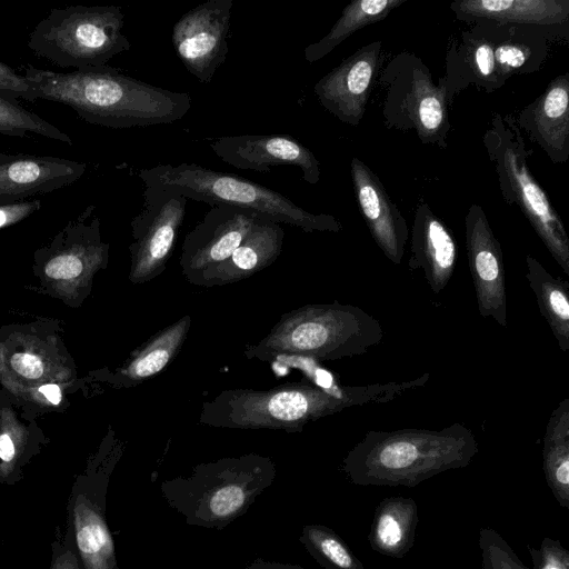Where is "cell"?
I'll return each mask as SVG.
<instances>
[{"mask_svg":"<svg viewBox=\"0 0 569 569\" xmlns=\"http://www.w3.org/2000/svg\"><path fill=\"white\" fill-rule=\"evenodd\" d=\"M428 372L401 382L323 388L313 382H287L266 390L228 389L203 402L199 422L230 429L300 432L306 425L341 410L385 403L423 387Z\"/></svg>","mask_w":569,"mask_h":569,"instance_id":"obj_1","label":"cell"},{"mask_svg":"<svg viewBox=\"0 0 569 569\" xmlns=\"http://www.w3.org/2000/svg\"><path fill=\"white\" fill-rule=\"evenodd\" d=\"M23 76L38 99L63 103L84 121L107 128L169 124L192 104L186 92L151 86L110 67L57 72L29 66Z\"/></svg>","mask_w":569,"mask_h":569,"instance_id":"obj_2","label":"cell"},{"mask_svg":"<svg viewBox=\"0 0 569 569\" xmlns=\"http://www.w3.org/2000/svg\"><path fill=\"white\" fill-rule=\"evenodd\" d=\"M478 452L473 432L460 422L441 430H370L349 450L341 468L358 486L415 487L467 467Z\"/></svg>","mask_w":569,"mask_h":569,"instance_id":"obj_3","label":"cell"},{"mask_svg":"<svg viewBox=\"0 0 569 569\" xmlns=\"http://www.w3.org/2000/svg\"><path fill=\"white\" fill-rule=\"evenodd\" d=\"M383 333L381 323L359 307L337 301L307 305L283 313L264 338L246 347L244 356L335 361L366 353Z\"/></svg>","mask_w":569,"mask_h":569,"instance_id":"obj_4","label":"cell"},{"mask_svg":"<svg viewBox=\"0 0 569 569\" xmlns=\"http://www.w3.org/2000/svg\"><path fill=\"white\" fill-rule=\"evenodd\" d=\"M274 477L271 458L248 453L197 465L187 477L162 481L160 490L186 523L220 529L243 515Z\"/></svg>","mask_w":569,"mask_h":569,"instance_id":"obj_5","label":"cell"},{"mask_svg":"<svg viewBox=\"0 0 569 569\" xmlns=\"http://www.w3.org/2000/svg\"><path fill=\"white\" fill-rule=\"evenodd\" d=\"M139 178L148 187L174 190L187 199L211 207L234 206L277 223L305 232H339L341 223L331 214L312 213L286 196L243 177L216 171L196 163L159 164L141 169Z\"/></svg>","mask_w":569,"mask_h":569,"instance_id":"obj_6","label":"cell"},{"mask_svg":"<svg viewBox=\"0 0 569 569\" xmlns=\"http://www.w3.org/2000/svg\"><path fill=\"white\" fill-rule=\"evenodd\" d=\"M118 6H69L52 9L32 30L27 46L62 68L104 69L131 44Z\"/></svg>","mask_w":569,"mask_h":569,"instance_id":"obj_7","label":"cell"},{"mask_svg":"<svg viewBox=\"0 0 569 569\" xmlns=\"http://www.w3.org/2000/svg\"><path fill=\"white\" fill-rule=\"evenodd\" d=\"M483 143L495 163L502 197L522 212L558 266L569 276V238L560 217L528 168V152L519 126L510 117L496 114Z\"/></svg>","mask_w":569,"mask_h":569,"instance_id":"obj_8","label":"cell"},{"mask_svg":"<svg viewBox=\"0 0 569 569\" xmlns=\"http://www.w3.org/2000/svg\"><path fill=\"white\" fill-rule=\"evenodd\" d=\"M141 210L130 226V280L144 283L160 276L167 267L182 227L187 198L160 187L146 186Z\"/></svg>","mask_w":569,"mask_h":569,"instance_id":"obj_9","label":"cell"},{"mask_svg":"<svg viewBox=\"0 0 569 569\" xmlns=\"http://www.w3.org/2000/svg\"><path fill=\"white\" fill-rule=\"evenodd\" d=\"M233 0H207L174 23L172 44L189 73L209 83L226 61Z\"/></svg>","mask_w":569,"mask_h":569,"instance_id":"obj_10","label":"cell"},{"mask_svg":"<svg viewBox=\"0 0 569 569\" xmlns=\"http://www.w3.org/2000/svg\"><path fill=\"white\" fill-rule=\"evenodd\" d=\"M258 218L257 213L234 206L211 207L184 237L179 266L186 280L196 286L200 277L228 259Z\"/></svg>","mask_w":569,"mask_h":569,"instance_id":"obj_11","label":"cell"},{"mask_svg":"<svg viewBox=\"0 0 569 569\" xmlns=\"http://www.w3.org/2000/svg\"><path fill=\"white\" fill-rule=\"evenodd\" d=\"M108 482L107 471L81 477L68 499L67 525L83 569H119L106 518Z\"/></svg>","mask_w":569,"mask_h":569,"instance_id":"obj_12","label":"cell"},{"mask_svg":"<svg viewBox=\"0 0 569 569\" xmlns=\"http://www.w3.org/2000/svg\"><path fill=\"white\" fill-rule=\"evenodd\" d=\"M469 269L481 317L507 327V290L502 251L479 204H472L465 218Z\"/></svg>","mask_w":569,"mask_h":569,"instance_id":"obj_13","label":"cell"},{"mask_svg":"<svg viewBox=\"0 0 569 569\" xmlns=\"http://www.w3.org/2000/svg\"><path fill=\"white\" fill-rule=\"evenodd\" d=\"M209 146L222 161L238 169L268 172L277 166H296L306 182L316 184L320 180V164L313 152L290 136H223Z\"/></svg>","mask_w":569,"mask_h":569,"instance_id":"obj_14","label":"cell"},{"mask_svg":"<svg viewBox=\"0 0 569 569\" xmlns=\"http://www.w3.org/2000/svg\"><path fill=\"white\" fill-rule=\"evenodd\" d=\"M380 50V41L362 47L315 84L321 106L340 121L358 126L365 116Z\"/></svg>","mask_w":569,"mask_h":569,"instance_id":"obj_15","label":"cell"},{"mask_svg":"<svg viewBox=\"0 0 569 569\" xmlns=\"http://www.w3.org/2000/svg\"><path fill=\"white\" fill-rule=\"evenodd\" d=\"M350 171L358 207L372 239L391 262L399 264L409 239L405 218L367 164L353 157Z\"/></svg>","mask_w":569,"mask_h":569,"instance_id":"obj_16","label":"cell"},{"mask_svg":"<svg viewBox=\"0 0 569 569\" xmlns=\"http://www.w3.org/2000/svg\"><path fill=\"white\" fill-rule=\"evenodd\" d=\"M86 170V163L63 158L10 156L0 164V203L67 187Z\"/></svg>","mask_w":569,"mask_h":569,"instance_id":"obj_17","label":"cell"},{"mask_svg":"<svg viewBox=\"0 0 569 569\" xmlns=\"http://www.w3.org/2000/svg\"><path fill=\"white\" fill-rule=\"evenodd\" d=\"M410 252L408 267L422 269L431 291L440 293L453 276L457 244L450 230L428 204H420L416 210Z\"/></svg>","mask_w":569,"mask_h":569,"instance_id":"obj_18","label":"cell"},{"mask_svg":"<svg viewBox=\"0 0 569 569\" xmlns=\"http://www.w3.org/2000/svg\"><path fill=\"white\" fill-rule=\"evenodd\" d=\"M518 126L537 142L553 162L569 156V74L557 77L520 113Z\"/></svg>","mask_w":569,"mask_h":569,"instance_id":"obj_19","label":"cell"},{"mask_svg":"<svg viewBox=\"0 0 569 569\" xmlns=\"http://www.w3.org/2000/svg\"><path fill=\"white\" fill-rule=\"evenodd\" d=\"M283 237L284 232L279 223L259 217L232 254L200 277L196 286H224L266 269L280 256Z\"/></svg>","mask_w":569,"mask_h":569,"instance_id":"obj_20","label":"cell"},{"mask_svg":"<svg viewBox=\"0 0 569 569\" xmlns=\"http://www.w3.org/2000/svg\"><path fill=\"white\" fill-rule=\"evenodd\" d=\"M450 7L460 19L500 23L558 26L569 18V0H462Z\"/></svg>","mask_w":569,"mask_h":569,"instance_id":"obj_21","label":"cell"},{"mask_svg":"<svg viewBox=\"0 0 569 569\" xmlns=\"http://www.w3.org/2000/svg\"><path fill=\"white\" fill-rule=\"evenodd\" d=\"M418 521V506L413 499L393 496L381 500L368 535L370 547L387 557H405L415 543Z\"/></svg>","mask_w":569,"mask_h":569,"instance_id":"obj_22","label":"cell"},{"mask_svg":"<svg viewBox=\"0 0 569 569\" xmlns=\"http://www.w3.org/2000/svg\"><path fill=\"white\" fill-rule=\"evenodd\" d=\"M526 278L559 348L569 351V282L551 274L536 258L526 257Z\"/></svg>","mask_w":569,"mask_h":569,"instance_id":"obj_23","label":"cell"},{"mask_svg":"<svg viewBox=\"0 0 569 569\" xmlns=\"http://www.w3.org/2000/svg\"><path fill=\"white\" fill-rule=\"evenodd\" d=\"M542 468L557 502L569 508V398L552 410L543 436Z\"/></svg>","mask_w":569,"mask_h":569,"instance_id":"obj_24","label":"cell"},{"mask_svg":"<svg viewBox=\"0 0 569 569\" xmlns=\"http://www.w3.org/2000/svg\"><path fill=\"white\" fill-rule=\"evenodd\" d=\"M427 71L415 69L410 73L403 103L410 127L416 128L423 142H435L446 134L448 119L445 89L433 86Z\"/></svg>","mask_w":569,"mask_h":569,"instance_id":"obj_25","label":"cell"},{"mask_svg":"<svg viewBox=\"0 0 569 569\" xmlns=\"http://www.w3.org/2000/svg\"><path fill=\"white\" fill-rule=\"evenodd\" d=\"M191 328V316L186 315L150 337L132 353L122 369L123 378L137 385L163 370L182 348Z\"/></svg>","mask_w":569,"mask_h":569,"instance_id":"obj_26","label":"cell"},{"mask_svg":"<svg viewBox=\"0 0 569 569\" xmlns=\"http://www.w3.org/2000/svg\"><path fill=\"white\" fill-rule=\"evenodd\" d=\"M405 0H355L342 10L341 17L318 42L305 49V59L312 63L330 53L357 30L385 19Z\"/></svg>","mask_w":569,"mask_h":569,"instance_id":"obj_27","label":"cell"},{"mask_svg":"<svg viewBox=\"0 0 569 569\" xmlns=\"http://www.w3.org/2000/svg\"><path fill=\"white\" fill-rule=\"evenodd\" d=\"M299 540L325 569H365L345 540L323 525L303 526Z\"/></svg>","mask_w":569,"mask_h":569,"instance_id":"obj_28","label":"cell"},{"mask_svg":"<svg viewBox=\"0 0 569 569\" xmlns=\"http://www.w3.org/2000/svg\"><path fill=\"white\" fill-rule=\"evenodd\" d=\"M0 133L12 137L38 134L71 144V138L37 113L24 109L18 101L0 96Z\"/></svg>","mask_w":569,"mask_h":569,"instance_id":"obj_29","label":"cell"},{"mask_svg":"<svg viewBox=\"0 0 569 569\" xmlns=\"http://www.w3.org/2000/svg\"><path fill=\"white\" fill-rule=\"evenodd\" d=\"M482 569H529L502 536L492 528H482L478 539Z\"/></svg>","mask_w":569,"mask_h":569,"instance_id":"obj_30","label":"cell"},{"mask_svg":"<svg viewBox=\"0 0 569 569\" xmlns=\"http://www.w3.org/2000/svg\"><path fill=\"white\" fill-rule=\"evenodd\" d=\"M493 46L487 41H476L466 47V61L471 68L472 76L486 88L499 87L502 80L493 56Z\"/></svg>","mask_w":569,"mask_h":569,"instance_id":"obj_31","label":"cell"},{"mask_svg":"<svg viewBox=\"0 0 569 569\" xmlns=\"http://www.w3.org/2000/svg\"><path fill=\"white\" fill-rule=\"evenodd\" d=\"M51 549L52 557L49 569H83L72 530L68 525L63 531L60 526L56 527Z\"/></svg>","mask_w":569,"mask_h":569,"instance_id":"obj_32","label":"cell"},{"mask_svg":"<svg viewBox=\"0 0 569 569\" xmlns=\"http://www.w3.org/2000/svg\"><path fill=\"white\" fill-rule=\"evenodd\" d=\"M535 569H569V552L558 540L543 538L540 547L530 548Z\"/></svg>","mask_w":569,"mask_h":569,"instance_id":"obj_33","label":"cell"},{"mask_svg":"<svg viewBox=\"0 0 569 569\" xmlns=\"http://www.w3.org/2000/svg\"><path fill=\"white\" fill-rule=\"evenodd\" d=\"M0 96L10 100L33 102L37 94L23 74L0 61Z\"/></svg>","mask_w":569,"mask_h":569,"instance_id":"obj_34","label":"cell"},{"mask_svg":"<svg viewBox=\"0 0 569 569\" xmlns=\"http://www.w3.org/2000/svg\"><path fill=\"white\" fill-rule=\"evenodd\" d=\"M497 68L502 77L519 69L530 56V51L522 46L505 43L497 46L493 50Z\"/></svg>","mask_w":569,"mask_h":569,"instance_id":"obj_35","label":"cell"},{"mask_svg":"<svg viewBox=\"0 0 569 569\" xmlns=\"http://www.w3.org/2000/svg\"><path fill=\"white\" fill-rule=\"evenodd\" d=\"M41 207L40 200H18L0 203V229L17 223Z\"/></svg>","mask_w":569,"mask_h":569,"instance_id":"obj_36","label":"cell"},{"mask_svg":"<svg viewBox=\"0 0 569 569\" xmlns=\"http://www.w3.org/2000/svg\"><path fill=\"white\" fill-rule=\"evenodd\" d=\"M11 366L16 372L28 379H38L43 373V363L34 355L22 352L11 357Z\"/></svg>","mask_w":569,"mask_h":569,"instance_id":"obj_37","label":"cell"},{"mask_svg":"<svg viewBox=\"0 0 569 569\" xmlns=\"http://www.w3.org/2000/svg\"><path fill=\"white\" fill-rule=\"evenodd\" d=\"M243 569H302V568L298 567V566H292V565L270 562V561H266L263 559H256L253 562H251L249 566H247Z\"/></svg>","mask_w":569,"mask_h":569,"instance_id":"obj_38","label":"cell"},{"mask_svg":"<svg viewBox=\"0 0 569 569\" xmlns=\"http://www.w3.org/2000/svg\"><path fill=\"white\" fill-rule=\"evenodd\" d=\"M39 391L52 405H59L61 401V390L57 385L48 383L39 388Z\"/></svg>","mask_w":569,"mask_h":569,"instance_id":"obj_39","label":"cell"},{"mask_svg":"<svg viewBox=\"0 0 569 569\" xmlns=\"http://www.w3.org/2000/svg\"><path fill=\"white\" fill-rule=\"evenodd\" d=\"M11 154L0 151V164L10 158Z\"/></svg>","mask_w":569,"mask_h":569,"instance_id":"obj_40","label":"cell"}]
</instances>
